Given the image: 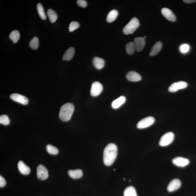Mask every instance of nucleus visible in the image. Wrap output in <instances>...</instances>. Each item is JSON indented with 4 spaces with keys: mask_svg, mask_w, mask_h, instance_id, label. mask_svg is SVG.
Returning a JSON list of instances; mask_svg holds the SVG:
<instances>
[{
    "mask_svg": "<svg viewBox=\"0 0 196 196\" xmlns=\"http://www.w3.org/2000/svg\"><path fill=\"white\" fill-rule=\"evenodd\" d=\"M174 139V134L172 132H169L162 136L160 141L159 145L162 147L168 146L172 143Z\"/></svg>",
    "mask_w": 196,
    "mask_h": 196,
    "instance_id": "4",
    "label": "nucleus"
},
{
    "mask_svg": "<svg viewBox=\"0 0 196 196\" xmlns=\"http://www.w3.org/2000/svg\"><path fill=\"white\" fill-rule=\"evenodd\" d=\"M93 64L96 69H100L104 67L105 61L104 59L99 57H95L93 59Z\"/></svg>",
    "mask_w": 196,
    "mask_h": 196,
    "instance_id": "17",
    "label": "nucleus"
},
{
    "mask_svg": "<svg viewBox=\"0 0 196 196\" xmlns=\"http://www.w3.org/2000/svg\"><path fill=\"white\" fill-rule=\"evenodd\" d=\"M172 162L175 166L185 167L189 164L190 161L186 158L181 157H177L173 159Z\"/></svg>",
    "mask_w": 196,
    "mask_h": 196,
    "instance_id": "12",
    "label": "nucleus"
},
{
    "mask_svg": "<svg viewBox=\"0 0 196 196\" xmlns=\"http://www.w3.org/2000/svg\"><path fill=\"white\" fill-rule=\"evenodd\" d=\"M162 15L169 21L174 22L176 21V18L172 10L167 8H164L161 10Z\"/></svg>",
    "mask_w": 196,
    "mask_h": 196,
    "instance_id": "10",
    "label": "nucleus"
},
{
    "mask_svg": "<svg viewBox=\"0 0 196 196\" xmlns=\"http://www.w3.org/2000/svg\"><path fill=\"white\" fill-rule=\"evenodd\" d=\"M75 53V48L70 47L65 52L63 55V59L64 60L69 61L73 59Z\"/></svg>",
    "mask_w": 196,
    "mask_h": 196,
    "instance_id": "16",
    "label": "nucleus"
},
{
    "mask_svg": "<svg viewBox=\"0 0 196 196\" xmlns=\"http://www.w3.org/2000/svg\"><path fill=\"white\" fill-rule=\"evenodd\" d=\"M183 2L186 3H192L195 2L196 0H183Z\"/></svg>",
    "mask_w": 196,
    "mask_h": 196,
    "instance_id": "34",
    "label": "nucleus"
},
{
    "mask_svg": "<svg viewBox=\"0 0 196 196\" xmlns=\"http://www.w3.org/2000/svg\"><path fill=\"white\" fill-rule=\"evenodd\" d=\"M181 182L180 180L175 179L169 183L167 189L169 192H173L178 190L181 186Z\"/></svg>",
    "mask_w": 196,
    "mask_h": 196,
    "instance_id": "13",
    "label": "nucleus"
},
{
    "mask_svg": "<svg viewBox=\"0 0 196 196\" xmlns=\"http://www.w3.org/2000/svg\"><path fill=\"white\" fill-rule=\"evenodd\" d=\"M126 101V98L124 96H121L113 101L112 103V106L113 108L116 109L120 107Z\"/></svg>",
    "mask_w": 196,
    "mask_h": 196,
    "instance_id": "20",
    "label": "nucleus"
},
{
    "mask_svg": "<svg viewBox=\"0 0 196 196\" xmlns=\"http://www.w3.org/2000/svg\"><path fill=\"white\" fill-rule=\"evenodd\" d=\"M187 86L188 84L187 82L184 81L174 82L169 87V90L171 92H175L179 90L187 88Z\"/></svg>",
    "mask_w": 196,
    "mask_h": 196,
    "instance_id": "8",
    "label": "nucleus"
},
{
    "mask_svg": "<svg viewBox=\"0 0 196 196\" xmlns=\"http://www.w3.org/2000/svg\"><path fill=\"white\" fill-rule=\"evenodd\" d=\"M6 185V181L5 178L1 176H0V187H5Z\"/></svg>",
    "mask_w": 196,
    "mask_h": 196,
    "instance_id": "33",
    "label": "nucleus"
},
{
    "mask_svg": "<svg viewBox=\"0 0 196 196\" xmlns=\"http://www.w3.org/2000/svg\"><path fill=\"white\" fill-rule=\"evenodd\" d=\"M68 174L72 178L76 179L81 178L83 175V173L80 169H76L69 170L68 172Z\"/></svg>",
    "mask_w": 196,
    "mask_h": 196,
    "instance_id": "19",
    "label": "nucleus"
},
{
    "mask_svg": "<svg viewBox=\"0 0 196 196\" xmlns=\"http://www.w3.org/2000/svg\"><path fill=\"white\" fill-rule=\"evenodd\" d=\"M80 24L77 22H72L69 24V30L70 32H73L78 28H79Z\"/></svg>",
    "mask_w": 196,
    "mask_h": 196,
    "instance_id": "30",
    "label": "nucleus"
},
{
    "mask_svg": "<svg viewBox=\"0 0 196 196\" xmlns=\"http://www.w3.org/2000/svg\"><path fill=\"white\" fill-rule=\"evenodd\" d=\"M37 176L39 179L42 180H45L48 178V171L43 165H39L37 167Z\"/></svg>",
    "mask_w": 196,
    "mask_h": 196,
    "instance_id": "7",
    "label": "nucleus"
},
{
    "mask_svg": "<svg viewBox=\"0 0 196 196\" xmlns=\"http://www.w3.org/2000/svg\"><path fill=\"white\" fill-rule=\"evenodd\" d=\"M118 12L115 10H113L109 12L106 18L107 21L108 23L112 22L116 19L118 15Z\"/></svg>",
    "mask_w": 196,
    "mask_h": 196,
    "instance_id": "21",
    "label": "nucleus"
},
{
    "mask_svg": "<svg viewBox=\"0 0 196 196\" xmlns=\"http://www.w3.org/2000/svg\"><path fill=\"white\" fill-rule=\"evenodd\" d=\"M49 20L52 23H53L56 21L57 19V14L52 9H49L47 12Z\"/></svg>",
    "mask_w": 196,
    "mask_h": 196,
    "instance_id": "23",
    "label": "nucleus"
},
{
    "mask_svg": "<svg viewBox=\"0 0 196 196\" xmlns=\"http://www.w3.org/2000/svg\"><path fill=\"white\" fill-rule=\"evenodd\" d=\"M126 78L129 81L137 82L141 81L142 77L139 73L133 71H129L127 73Z\"/></svg>",
    "mask_w": 196,
    "mask_h": 196,
    "instance_id": "14",
    "label": "nucleus"
},
{
    "mask_svg": "<svg viewBox=\"0 0 196 196\" xmlns=\"http://www.w3.org/2000/svg\"><path fill=\"white\" fill-rule=\"evenodd\" d=\"M29 45L31 48L34 50L38 49L39 46L38 38L36 37H34L30 41Z\"/></svg>",
    "mask_w": 196,
    "mask_h": 196,
    "instance_id": "27",
    "label": "nucleus"
},
{
    "mask_svg": "<svg viewBox=\"0 0 196 196\" xmlns=\"http://www.w3.org/2000/svg\"><path fill=\"white\" fill-rule=\"evenodd\" d=\"M18 167L19 170L22 174L27 175L30 174L31 170L29 167L27 166L22 161L18 162Z\"/></svg>",
    "mask_w": 196,
    "mask_h": 196,
    "instance_id": "15",
    "label": "nucleus"
},
{
    "mask_svg": "<svg viewBox=\"0 0 196 196\" xmlns=\"http://www.w3.org/2000/svg\"><path fill=\"white\" fill-rule=\"evenodd\" d=\"M10 98L12 100L23 105H26L28 102V100L26 97L19 94H12L10 95Z\"/></svg>",
    "mask_w": 196,
    "mask_h": 196,
    "instance_id": "9",
    "label": "nucleus"
},
{
    "mask_svg": "<svg viewBox=\"0 0 196 196\" xmlns=\"http://www.w3.org/2000/svg\"><path fill=\"white\" fill-rule=\"evenodd\" d=\"M135 44L136 51L137 52L141 51L144 48L145 44V39L143 37H137L134 39V42Z\"/></svg>",
    "mask_w": 196,
    "mask_h": 196,
    "instance_id": "11",
    "label": "nucleus"
},
{
    "mask_svg": "<svg viewBox=\"0 0 196 196\" xmlns=\"http://www.w3.org/2000/svg\"><path fill=\"white\" fill-rule=\"evenodd\" d=\"M20 35L19 32L17 30L12 31L10 34L9 37L10 39L14 43H17L20 38Z\"/></svg>",
    "mask_w": 196,
    "mask_h": 196,
    "instance_id": "24",
    "label": "nucleus"
},
{
    "mask_svg": "<svg viewBox=\"0 0 196 196\" xmlns=\"http://www.w3.org/2000/svg\"><path fill=\"white\" fill-rule=\"evenodd\" d=\"M77 5L80 7L85 8L87 6V3L84 0H78L77 1Z\"/></svg>",
    "mask_w": 196,
    "mask_h": 196,
    "instance_id": "32",
    "label": "nucleus"
},
{
    "mask_svg": "<svg viewBox=\"0 0 196 196\" xmlns=\"http://www.w3.org/2000/svg\"><path fill=\"white\" fill-rule=\"evenodd\" d=\"M117 147L115 144H108L105 148L103 154V161L106 165H111L116 159L117 155Z\"/></svg>",
    "mask_w": 196,
    "mask_h": 196,
    "instance_id": "1",
    "label": "nucleus"
},
{
    "mask_svg": "<svg viewBox=\"0 0 196 196\" xmlns=\"http://www.w3.org/2000/svg\"><path fill=\"white\" fill-rule=\"evenodd\" d=\"M103 90L102 85L98 81L93 83L90 90V94L92 96L96 97L102 93Z\"/></svg>",
    "mask_w": 196,
    "mask_h": 196,
    "instance_id": "6",
    "label": "nucleus"
},
{
    "mask_svg": "<svg viewBox=\"0 0 196 196\" xmlns=\"http://www.w3.org/2000/svg\"><path fill=\"white\" fill-rule=\"evenodd\" d=\"M139 26L140 23L139 20L137 18L134 17L123 28V33L125 35L133 34L139 27Z\"/></svg>",
    "mask_w": 196,
    "mask_h": 196,
    "instance_id": "3",
    "label": "nucleus"
},
{
    "mask_svg": "<svg viewBox=\"0 0 196 196\" xmlns=\"http://www.w3.org/2000/svg\"><path fill=\"white\" fill-rule=\"evenodd\" d=\"M74 106L72 103H67L61 107L59 117L63 121H67L71 119L74 111Z\"/></svg>",
    "mask_w": 196,
    "mask_h": 196,
    "instance_id": "2",
    "label": "nucleus"
},
{
    "mask_svg": "<svg viewBox=\"0 0 196 196\" xmlns=\"http://www.w3.org/2000/svg\"><path fill=\"white\" fill-rule=\"evenodd\" d=\"M189 45L187 44L182 45L180 47L181 51L183 53L187 52L189 50Z\"/></svg>",
    "mask_w": 196,
    "mask_h": 196,
    "instance_id": "31",
    "label": "nucleus"
},
{
    "mask_svg": "<svg viewBox=\"0 0 196 196\" xmlns=\"http://www.w3.org/2000/svg\"><path fill=\"white\" fill-rule=\"evenodd\" d=\"M162 43L161 42H156L154 44L151 49V51L150 53V55L151 56H154L160 52L162 48Z\"/></svg>",
    "mask_w": 196,
    "mask_h": 196,
    "instance_id": "18",
    "label": "nucleus"
},
{
    "mask_svg": "<svg viewBox=\"0 0 196 196\" xmlns=\"http://www.w3.org/2000/svg\"><path fill=\"white\" fill-rule=\"evenodd\" d=\"M146 36H144V37H143V38H144V39H145V38H146Z\"/></svg>",
    "mask_w": 196,
    "mask_h": 196,
    "instance_id": "35",
    "label": "nucleus"
},
{
    "mask_svg": "<svg viewBox=\"0 0 196 196\" xmlns=\"http://www.w3.org/2000/svg\"><path fill=\"white\" fill-rule=\"evenodd\" d=\"M124 196H138L135 189L133 187H128L123 193Z\"/></svg>",
    "mask_w": 196,
    "mask_h": 196,
    "instance_id": "22",
    "label": "nucleus"
},
{
    "mask_svg": "<svg viewBox=\"0 0 196 196\" xmlns=\"http://www.w3.org/2000/svg\"><path fill=\"white\" fill-rule=\"evenodd\" d=\"M155 119L153 117L149 116L145 118L140 120L137 124V127L138 129H143L146 128L151 126L155 122Z\"/></svg>",
    "mask_w": 196,
    "mask_h": 196,
    "instance_id": "5",
    "label": "nucleus"
},
{
    "mask_svg": "<svg viewBox=\"0 0 196 196\" xmlns=\"http://www.w3.org/2000/svg\"><path fill=\"white\" fill-rule=\"evenodd\" d=\"M10 120L9 117L6 115H2L0 116V123L5 125H9Z\"/></svg>",
    "mask_w": 196,
    "mask_h": 196,
    "instance_id": "29",
    "label": "nucleus"
},
{
    "mask_svg": "<svg viewBox=\"0 0 196 196\" xmlns=\"http://www.w3.org/2000/svg\"><path fill=\"white\" fill-rule=\"evenodd\" d=\"M46 150L51 154L56 155L59 152V150L56 148L51 145H48L46 146Z\"/></svg>",
    "mask_w": 196,
    "mask_h": 196,
    "instance_id": "28",
    "label": "nucleus"
},
{
    "mask_svg": "<svg viewBox=\"0 0 196 196\" xmlns=\"http://www.w3.org/2000/svg\"><path fill=\"white\" fill-rule=\"evenodd\" d=\"M37 9L40 18L43 20L46 19V16L45 13L44 8H43L42 4L40 3H38L37 5Z\"/></svg>",
    "mask_w": 196,
    "mask_h": 196,
    "instance_id": "26",
    "label": "nucleus"
},
{
    "mask_svg": "<svg viewBox=\"0 0 196 196\" xmlns=\"http://www.w3.org/2000/svg\"><path fill=\"white\" fill-rule=\"evenodd\" d=\"M126 50L128 54L132 55L136 51L135 44L133 42L128 43L126 45Z\"/></svg>",
    "mask_w": 196,
    "mask_h": 196,
    "instance_id": "25",
    "label": "nucleus"
}]
</instances>
